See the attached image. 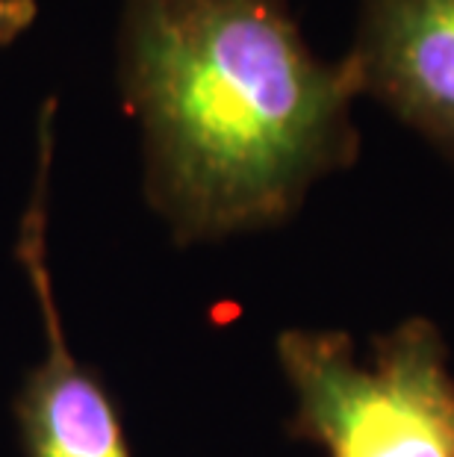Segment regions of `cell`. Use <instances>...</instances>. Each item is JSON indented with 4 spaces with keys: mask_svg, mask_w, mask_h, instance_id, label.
<instances>
[{
    "mask_svg": "<svg viewBox=\"0 0 454 457\" xmlns=\"http://www.w3.org/2000/svg\"><path fill=\"white\" fill-rule=\"evenodd\" d=\"M277 354L298 402L293 431L327 457H454V378L428 319L375 337L366 363L336 330H286Z\"/></svg>",
    "mask_w": 454,
    "mask_h": 457,
    "instance_id": "7a4b0ae2",
    "label": "cell"
},
{
    "mask_svg": "<svg viewBox=\"0 0 454 457\" xmlns=\"http://www.w3.org/2000/svg\"><path fill=\"white\" fill-rule=\"evenodd\" d=\"M115 83L180 242L280 225L360 154L351 65L307 45L289 0H119Z\"/></svg>",
    "mask_w": 454,
    "mask_h": 457,
    "instance_id": "6da1fadb",
    "label": "cell"
},
{
    "mask_svg": "<svg viewBox=\"0 0 454 457\" xmlns=\"http://www.w3.org/2000/svg\"><path fill=\"white\" fill-rule=\"evenodd\" d=\"M38 18V0H0V47L18 42Z\"/></svg>",
    "mask_w": 454,
    "mask_h": 457,
    "instance_id": "5b68a950",
    "label": "cell"
},
{
    "mask_svg": "<svg viewBox=\"0 0 454 457\" xmlns=\"http://www.w3.org/2000/svg\"><path fill=\"white\" fill-rule=\"evenodd\" d=\"M345 62L360 98L384 104L454 165V0H357Z\"/></svg>",
    "mask_w": 454,
    "mask_h": 457,
    "instance_id": "3957f363",
    "label": "cell"
},
{
    "mask_svg": "<svg viewBox=\"0 0 454 457\" xmlns=\"http://www.w3.org/2000/svg\"><path fill=\"white\" fill-rule=\"evenodd\" d=\"M21 260L30 271L47 330V357L30 375L18 402L27 457H130L112 398L65 345L45 260L42 195H36L27 212Z\"/></svg>",
    "mask_w": 454,
    "mask_h": 457,
    "instance_id": "277c9868",
    "label": "cell"
}]
</instances>
